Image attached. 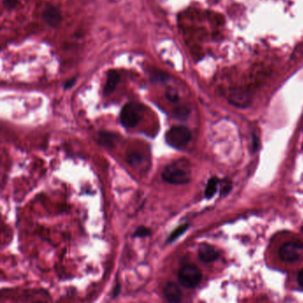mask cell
I'll list each match as a JSON object with an SVG mask.
<instances>
[{
    "mask_svg": "<svg viewBox=\"0 0 303 303\" xmlns=\"http://www.w3.org/2000/svg\"><path fill=\"white\" fill-rule=\"evenodd\" d=\"M162 179L174 185H183L190 182V170L184 161L170 163L162 172Z\"/></svg>",
    "mask_w": 303,
    "mask_h": 303,
    "instance_id": "6da1fadb",
    "label": "cell"
},
{
    "mask_svg": "<svg viewBox=\"0 0 303 303\" xmlns=\"http://www.w3.org/2000/svg\"><path fill=\"white\" fill-rule=\"evenodd\" d=\"M145 108L137 102L126 103L121 110L120 122L126 128L135 127L141 122Z\"/></svg>",
    "mask_w": 303,
    "mask_h": 303,
    "instance_id": "7a4b0ae2",
    "label": "cell"
},
{
    "mask_svg": "<svg viewBox=\"0 0 303 303\" xmlns=\"http://www.w3.org/2000/svg\"><path fill=\"white\" fill-rule=\"evenodd\" d=\"M165 140L169 146L181 150L191 140V132L186 126H173L167 132Z\"/></svg>",
    "mask_w": 303,
    "mask_h": 303,
    "instance_id": "3957f363",
    "label": "cell"
},
{
    "mask_svg": "<svg viewBox=\"0 0 303 303\" xmlns=\"http://www.w3.org/2000/svg\"><path fill=\"white\" fill-rule=\"evenodd\" d=\"M178 279L184 287H196L201 282L202 272L196 265L185 264L179 270Z\"/></svg>",
    "mask_w": 303,
    "mask_h": 303,
    "instance_id": "277c9868",
    "label": "cell"
},
{
    "mask_svg": "<svg viewBox=\"0 0 303 303\" xmlns=\"http://www.w3.org/2000/svg\"><path fill=\"white\" fill-rule=\"evenodd\" d=\"M279 257L283 261L294 262L303 258V245L300 242H288L279 249Z\"/></svg>",
    "mask_w": 303,
    "mask_h": 303,
    "instance_id": "5b68a950",
    "label": "cell"
},
{
    "mask_svg": "<svg viewBox=\"0 0 303 303\" xmlns=\"http://www.w3.org/2000/svg\"><path fill=\"white\" fill-rule=\"evenodd\" d=\"M44 22L49 27L56 28L62 22V14L57 7L53 5H47L42 13Z\"/></svg>",
    "mask_w": 303,
    "mask_h": 303,
    "instance_id": "8992f818",
    "label": "cell"
},
{
    "mask_svg": "<svg viewBox=\"0 0 303 303\" xmlns=\"http://www.w3.org/2000/svg\"><path fill=\"white\" fill-rule=\"evenodd\" d=\"M164 295L169 303H179L182 300L183 293L175 283L169 282L164 288Z\"/></svg>",
    "mask_w": 303,
    "mask_h": 303,
    "instance_id": "52a82bcc",
    "label": "cell"
},
{
    "mask_svg": "<svg viewBox=\"0 0 303 303\" xmlns=\"http://www.w3.org/2000/svg\"><path fill=\"white\" fill-rule=\"evenodd\" d=\"M219 252L214 246L202 245L199 249V259L204 262H213L219 258Z\"/></svg>",
    "mask_w": 303,
    "mask_h": 303,
    "instance_id": "ba28073f",
    "label": "cell"
},
{
    "mask_svg": "<svg viewBox=\"0 0 303 303\" xmlns=\"http://www.w3.org/2000/svg\"><path fill=\"white\" fill-rule=\"evenodd\" d=\"M120 82V76L118 73V71L111 69L109 71L107 76V82L104 86L105 95H110L115 91L118 84Z\"/></svg>",
    "mask_w": 303,
    "mask_h": 303,
    "instance_id": "9c48e42d",
    "label": "cell"
},
{
    "mask_svg": "<svg viewBox=\"0 0 303 303\" xmlns=\"http://www.w3.org/2000/svg\"><path fill=\"white\" fill-rule=\"evenodd\" d=\"M219 184V181L217 178L213 177L210 179L205 187V191H204V196L206 199H211L215 196V193L217 192Z\"/></svg>",
    "mask_w": 303,
    "mask_h": 303,
    "instance_id": "30bf717a",
    "label": "cell"
},
{
    "mask_svg": "<svg viewBox=\"0 0 303 303\" xmlns=\"http://www.w3.org/2000/svg\"><path fill=\"white\" fill-rule=\"evenodd\" d=\"M116 135L109 132H101L99 134V141L101 145L104 146H113L117 141Z\"/></svg>",
    "mask_w": 303,
    "mask_h": 303,
    "instance_id": "8fae6325",
    "label": "cell"
},
{
    "mask_svg": "<svg viewBox=\"0 0 303 303\" xmlns=\"http://www.w3.org/2000/svg\"><path fill=\"white\" fill-rule=\"evenodd\" d=\"M188 229V223H185V224L181 225L180 227H178L177 229L173 230V232L170 234V236L168 237V243H172L173 241L176 240L178 237H180L181 236L183 235L187 230Z\"/></svg>",
    "mask_w": 303,
    "mask_h": 303,
    "instance_id": "7c38bea8",
    "label": "cell"
},
{
    "mask_svg": "<svg viewBox=\"0 0 303 303\" xmlns=\"http://www.w3.org/2000/svg\"><path fill=\"white\" fill-rule=\"evenodd\" d=\"M169 79V75L165 71H153L151 76V80L154 83H165Z\"/></svg>",
    "mask_w": 303,
    "mask_h": 303,
    "instance_id": "4fadbf2b",
    "label": "cell"
},
{
    "mask_svg": "<svg viewBox=\"0 0 303 303\" xmlns=\"http://www.w3.org/2000/svg\"><path fill=\"white\" fill-rule=\"evenodd\" d=\"M151 236V230H149L146 227H139L134 233V237H146Z\"/></svg>",
    "mask_w": 303,
    "mask_h": 303,
    "instance_id": "5bb4252c",
    "label": "cell"
},
{
    "mask_svg": "<svg viewBox=\"0 0 303 303\" xmlns=\"http://www.w3.org/2000/svg\"><path fill=\"white\" fill-rule=\"evenodd\" d=\"M174 116L179 119H185L188 115V110L186 107H179L173 112Z\"/></svg>",
    "mask_w": 303,
    "mask_h": 303,
    "instance_id": "9a60e30c",
    "label": "cell"
},
{
    "mask_svg": "<svg viewBox=\"0 0 303 303\" xmlns=\"http://www.w3.org/2000/svg\"><path fill=\"white\" fill-rule=\"evenodd\" d=\"M4 5H5V8L6 9H13L15 8L17 4H18V0H4L3 1Z\"/></svg>",
    "mask_w": 303,
    "mask_h": 303,
    "instance_id": "2e32d148",
    "label": "cell"
},
{
    "mask_svg": "<svg viewBox=\"0 0 303 303\" xmlns=\"http://www.w3.org/2000/svg\"><path fill=\"white\" fill-rule=\"evenodd\" d=\"M231 187H232V185H231L230 182H226L224 186L221 188V195H223V194L226 195V194L228 193L231 189Z\"/></svg>",
    "mask_w": 303,
    "mask_h": 303,
    "instance_id": "e0dca14e",
    "label": "cell"
},
{
    "mask_svg": "<svg viewBox=\"0 0 303 303\" xmlns=\"http://www.w3.org/2000/svg\"><path fill=\"white\" fill-rule=\"evenodd\" d=\"M297 282H298L300 287L303 289V269L299 272L298 276H297Z\"/></svg>",
    "mask_w": 303,
    "mask_h": 303,
    "instance_id": "ac0fdd59",
    "label": "cell"
},
{
    "mask_svg": "<svg viewBox=\"0 0 303 303\" xmlns=\"http://www.w3.org/2000/svg\"><path fill=\"white\" fill-rule=\"evenodd\" d=\"M75 82H76V79H75L68 80V81L65 83V84H64V87L66 89L70 88V87H72V85L75 84Z\"/></svg>",
    "mask_w": 303,
    "mask_h": 303,
    "instance_id": "d6986e66",
    "label": "cell"
}]
</instances>
